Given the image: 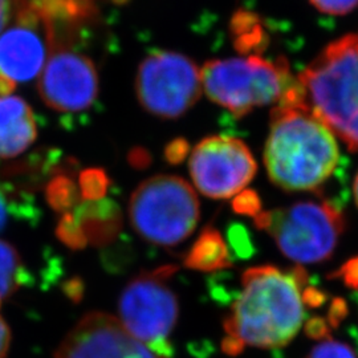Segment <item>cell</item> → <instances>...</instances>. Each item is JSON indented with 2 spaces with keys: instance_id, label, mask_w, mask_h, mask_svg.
Instances as JSON below:
<instances>
[{
  "instance_id": "obj_1",
  "label": "cell",
  "mask_w": 358,
  "mask_h": 358,
  "mask_svg": "<svg viewBox=\"0 0 358 358\" xmlns=\"http://www.w3.org/2000/svg\"><path fill=\"white\" fill-rule=\"evenodd\" d=\"M307 280L303 268L259 266L247 269L241 279L242 289L223 324V352L238 356L245 345L262 349L288 345L306 319Z\"/></svg>"
},
{
  "instance_id": "obj_2",
  "label": "cell",
  "mask_w": 358,
  "mask_h": 358,
  "mask_svg": "<svg viewBox=\"0 0 358 358\" xmlns=\"http://www.w3.org/2000/svg\"><path fill=\"white\" fill-rule=\"evenodd\" d=\"M340 164L329 128L306 103H279L271 115L264 165L271 182L285 192H315Z\"/></svg>"
},
{
  "instance_id": "obj_3",
  "label": "cell",
  "mask_w": 358,
  "mask_h": 358,
  "mask_svg": "<svg viewBox=\"0 0 358 358\" xmlns=\"http://www.w3.org/2000/svg\"><path fill=\"white\" fill-rule=\"evenodd\" d=\"M297 80L312 113L358 153V32L329 43Z\"/></svg>"
},
{
  "instance_id": "obj_4",
  "label": "cell",
  "mask_w": 358,
  "mask_h": 358,
  "mask_svg": "<svg viewBox=\"0 0 358 358\" xmlns=\"http://www.w3.org/2000/svg\"><path fill=\"white\" fill-rule=\"evenodd\" d=\"M201 76L207 97L238 118L279 105L299 85L284 59L268 62L256 55L207 62Z\"/></svg>"
},
{
  "instance_id": "obj_5",
  "label": "cell",
  "mask_w": 358,
  "mask_h": 358,
  "mask_svg": "<svg viewBox=\"0 0 358 358\" xmlns=\"http://www.w3.org/2000/svg\"><path fill=\"white\" fill-rule=\"evenodd\" d=\"M254 222L272 236L282 255L299 264L328 260L345 230L341 210L328 201H303L260 211Z\"/></svg>"
},
{
  "instance_id": "obj_6",
  "label": "cell",
  "mask_w": 358,
  "mask_h": 358,
  "mask_svg": "<svg viewBox=\"0 0 358 358\" xmlns=\"http://www.w3.org/2000/svg\"><path fill=\"white\" fill-rule=\"evenodd\" d=\"M201 217L192 186L176 176L143 180L131 194L129 217L136 232L149 243L173 247L192 235Z\"/></svg>"
},
{
  "instance_id": "obj_7",
  "label": "cell",
  "mask_w": 358,
  "mask_h": 358,
  "mask_svg": "<svg viewBox=\"0 0 358 358\" xmlns=\"http://www.w3.org/2000/svg\"><path fill=\"white\" fill-rule=\"evenodd\" d=\"M178 267L165 266L134 278L118 301L121 324L130 334L167 358L173 350L170 336L179 316L178 297L170 287Z\"/></svg>"
},
{
  "instance_id": "obj_8",
  "label": "cell",
  "mask_w": 358,
  "mask_h": 358,
  "mask_svg": "<svg viewBox=\"0 0 358 358\" xmlns=\"http://www.w3.org/2000/svg\"><path fill=\"white\" fill-rule=\"evenodd\" d=\"M202 90L201 71L178 52H152L138 66V101L146 112L159 118L176 120L187 113Z\"/></svg>"
},
{
  "instance_id": "obj_9",
  "label": "cell",
  "mask_w": 358,
  "mask_h": 358,
  "mask_svg": "<svg viewBox=\"0 0 358 358\" xmlns=\"http://www.w3.org/2000/svg\"><path fill=\"white\" fill-rule=\"evenodd\" d=\"M189 169L195 187L207 198L227 199L243 192L256 174V161L242 140L213 136L192 149Z\"/></svg>"
},
{
  "instance_id": "obj_10",
  "label": "cell",
  "mask_w": 358,
  "mask_h": 358,
  "mask_svg": "<svg viewBox=\"0 0 358 358\" xmlns=\"http://www.w3.org/2000/svg\"><path fill=\"white\" fill-rule=\"evenodd\" d=\"M43 101L60 113L88 110L99 96V73L90 57L59 50L51 55L40 80Z\"/></svg>"
},
{
  "instance_id": "obj_11",
  "label": "cell",
  "mask_w": 358,
  "mask_h": 358,
  "mask_svg": "<svg viewBox=\"0 0 358 358\" xmlns=\"http://www.w3.org/2000/svg\"><path fill=\"white\" fill-rule=\"evenodd\" d=\"M55 358H165L137 340L121 321L103 312L84 316L66 334Z\"/></svg>"
},
{
  "instance_id": "obj_12",
  "label": "cell",
  "mask_w": 358,
  "mask_h": 358,
  "mask_svg": "<svg viewBox=\"0 0 358 358\" xmlns=\"http://www.w3.org/2000/svg\"><path fill=\"white\" fill-rule=\"evenodd\" d=\"M47 50L34 29L16 26L0 36V75L27 83L38 76Z\"/></svg>"
},
{
  "instance_id": "obj_13",
  "label": "cell",
  "mask_w": 358,
  "mask_h": 358,
  "mask_svg": "<svg viewBox=\"0 0 358 358\" xmlns=\"http://www.w3.org/2000/svg\"><path fill=\"white\" fill-rule=\"evenodd\" d=\"M38 127L31 106L20 97H0V158L24 153L36 140Z\"/></svg>"
},
{
  "instance_id": "obj_14",
  "label": "cell",
  "mask_w": 358,
  "mask_h": 358,
  "mask_svg": "<svg viewBox=\"0 0 358 358\" xmlns=\"http://www.w3.org/2000/svg\"><path fill=\"white\" fill-rule=\"evenodd\" d=\"M72 215L80 224L87 242L109 243L121 227V214L118 206L108 199L87 201L73 208Z\"/></svg>"
},
{
  "instance_id": "obj_15",
  "label": "cell",
  "mask_w": 358,
  "mask_h": 358,
  "mask_svg": "<svg viewBox=\"0 0 358 358\" xmlns=\"http://www.w3.org/2000/svg\"><path fill=\"white\" fill-rule=\"evenodd\" d=\"M185 264L201 272L230 268V254L222 234L215 227H206L185 257Z\"/></svg>"
},
{
  "instance_id": "obj_16",
  "label": "cell",
  "mask_w": 358,
  "mask_h": 358,
  "mask_svg": "<svg viewBox=\"0 0 358 358\" xmlns=\"http://www.w3.org/2000/svg\"><path fill=\"white\" fill-rule=\"evenodd\" d=\"M31 280L23 260L13 244L0 241V300Z\"/></svg>"
},
{
  "instance_id": "obj_17",
  "label": "cell",
  "mask_w": 358,
  "mask_h": 358,
  "mask_svg": "<svg viewBox=\"0 0 358 358\" xmlns=\"http://www.w3.org/2000/svg\"><path fill=\"white\" fill-rule=\"evenodd\" d=\"M38 217V208L29 195H22L0 180V232L6 230L13 219L34 220Z\"/></svg>"
},
{
  "instance_id": "obj_18",
  "label": "cell",
  "mask_w": 358,
  "mask_h": 358,
  "mask_svg": "<svg viewBox=\"0 0 358 358\" xmlns=\"http://www.w3.org/2000/svg\"><path fill=\"white\" fill-rule=\"evenodd\" d=\"M234 32L236 35V44L243 52L256 50L264 44V34L262 27L256 26L255 16L242 13L236 15L234 20Z\"/></svg>"
},
{
  "instance_id": "obj_19",
  "label": "cell",
  "mask_w": 358,
  "mask_h": 358,
  "mask_svg": "<svg viewBox=\"0 0 358 358\" xmlns=\"http://www.w3.org/2000/svg\"><path fill=\"white\" fill-rule=\"evenodd\" d=\"M47 199L56 211H66L76 207L78 192L71 179L65 176H57L52 179L47 189Z\"/></svg>"
},
{
  "instance_id": "obj_20",
  "label": "cell",
  "mask_w": 358,
  "mask_h": 358,
  "mask_svg": "<svg viewBox=\"0 0 358 358\" xmlns=\"http://www.w3.org/2000/svg\"><path fill=\"white\" fill-rule=\"evenodd\" d=\"M81 194L87 201L103 199L108 190L109 180L101 169H90L80 178Z\"/></svg>"
},
{
  "instance_id": "obj_21",
  "label": "cell",
  "mask_w": 358,
  "mask_h": 358,
  "mask_svg": "<svg viewBox=\"0 0 358 358\" xmlns=\"http://www.w3.org/2000/svg\"><path fill=\"white\" fill-rule=\"evenodd\" d=\"M56 234L66 245L76 250L85 247V244L88 243L84 232L81 230L80 224L77 223L75 217L72 215V213L65 214L63 219L60 220Z\"/></svg>"
},
{
  "instance_id": "obj_22",
  "label": "cell",
  "mask_w": 358,
  "mask_h": 358,
  "mask_svg": "<svg viewBox=\"0 0 358 358\" xmlns=\"http://www.w3.org/2000/svg\"><path fill=\"white\" fill-rule=\"evenodd\" d=\"M306 358H357V356L350 346L327 338L315 346Z\"/></svg>"
},
{
  "instance_id": "obj_23",
  "label": "cell",
  "mask_w": 358,
  "mask_h": 358,
  "mask_svg": "<svg viewBox=\"0 0 358 358\" xmlns=\"http://www.w3.org/2000/svg\"><path fill=\"white\" fill-rule=\"evenodd\" d=\"M320 13L341 16L353 11L358 6V0H309Z\"/></svg>"
},
{
  "instance_id": "obj_24",
  "label": "cell",
  "mask_w": 358,
  "mask_h": 358,
  "mask_svg": "<svg viewBox=\"0 0 358 358\" xmlns=\"http://www.w3.org/2000/svg\"><path fill=\"white\" fill-rule=\"evenodd\" d=\"M232 206L238 214L247 217H255L262 211L260 199L252 190L241 192L232 202Z\"/></svg>"
},
{
  "instance_id": "obj_25",
  "label": "cell",
  "mask_w": 358,
  "mask_h": 358,
  "mask_svg": "<svg viewBox=\"0 0 358 358\" xmlns=\"http://www.w3.org/2000/svg\"><path fill=\"white\" fill-rule=\"evenodd\" d=\"M40 20H43L40 13L36 10H34L29 4H24L19 10L17 16H16V22H17L19 26L24 27L28 29H34V31L38 29Z\"/></svg>"
},
{
  "instance_id": "obj_26",
  "label": "cell",
  "mask_w": 358,
  "mask_h": 358,
  "mask_svg": "<svg viewBox=\"0 0 358 358\" xmlns=\"http://www.w3.org/2000/svg\"><path fill=\"white\" fill-rule=\"evenodd\" d=\"M306 331H307L308 336L312 338L327 340V338H329L331 324L328 322V320H324L322 317H313L308 321Z\"/></svg>"
},
{
  "instance_id": "obj_27",
  "label": "cell",
  "mask_w": 358,
  "mask_h": 358,
  "mask_svg": "<svg viewBox=\"0 0 358 358\" xmlns=\"http://www.w3.org/2000/svg\"><path fill=\"white\" fill-rule=\"evenodd\" d=\"M187 153H189V145L183 140L171 142L166 148L167 161L173 164L179 162Z\"/></svg>"
},
{
  "instance_id": "obj_28",
  "label": "cell",
  "mask_w": 358,
  "mask_h": 358,
  "mask_svg": "<svg viewBox=\"0 0 358 358\" xmlns=\"http://www.w3.org/2000/svg\"><path fill=\"white\" fill-rule=\"evenodd\" d=\"M341 275L344 276L348 285L350 287H357L358 285V259L350 260L346 263L344 268L341 269Z\"/></svg>"
},
{
  "instance_id": "obj_29",
  "label": "cell",
  "mask_w": 358,
  "mask_h": 358,
  "mask_svg": "<svg viewBox=\"0 0 358 358\" xmlns=\"http://www.w3.org/2000/svg\"><path fill=\"white\" fill-rule=\"evenodd\" d=\"M11 345V332L6 321L0 317V358L7 357L8 349Z\"/></svg>"
},
{
  "instance_id": "obj_30",
  "label": "cell",
  "mask_w": 358,
  "mask_h": 358,
  "mask_svg": "<svg viewBox=\"0 0 358 358\" xmlns=\"http://www.w3.org/2000/svg\"><path fill=\"white\" fill-rule=\"evenodd\" d=\"M15 88H16L15 81H13V80L8 78V77L0 75V97L10 96L13 90H15Z\"/></svg>"
},
{
  "instance_id": "obj_31",
  "label": "cell",
  "mask_w": 358,
  "mask_h": 358,
  "mask_svg": "<svg viewBox=\"0 0 358 358\" xmlns=\"http://www.w3.org/2000/svg\"><path fill=\"white\" fill-rule=\"evenodd\" d=\"M10 17V0H0V32Z\"/></svg>"
},
{
  "instance_id": "obj_32",
  "label": "cell",
  "mask_w": 358,
  "mask_h": 358,
  "mask_svg": "<svg viewBox=\"0 0 358 358\" xmlns=\"http://www.w3.org/2000/svg\"><path fill=\"white\" fill-rule=\"evenodd\" d=\"M353 192H355V199H356V203L358 206V173L355 179V185H353Z\"/></svg>"
},
{
  "instance_id": "obj_33",
  "label": "cell",
  "mask_w": 358,
  "mask_h": 358,
  "mask_svg": "<svg viewBox=\"0 0 358 358\" xmlns=\"http://www.w3.org/2000/svg\"><path fill=\"white\" fill-rule=\"evenodd\" d=\"M115 4H125V3H128L129 0H112Z\"/></svg>"
}]
</instances>
